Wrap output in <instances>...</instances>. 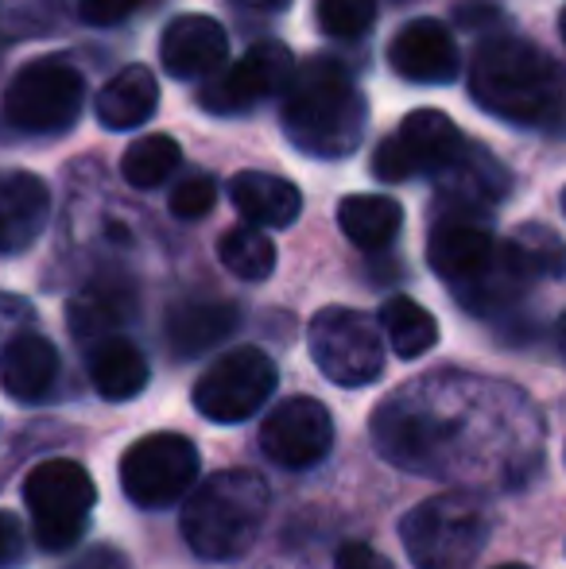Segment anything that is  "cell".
<instances>
[{
    "instance_id": "20",
    "label": "cell",
    "mask_w": 566,
    "mask_h": 569,
    "mask_svg": "<svg viewBox=\"0 0 566 569\" xmlns=\"http://www.w3.org/2000/svg\"><path fill=\"white\" fill-rule=\"evenodd\" d=\"M159 106V82L148 67H125L98 90L93 113L109 132H129V128L148 124Z\"/></svg>"
},
{
    "instance_id": "25",
    "label": "cell",
    "mask_w": 566,
    "mask_h": 569,
    "mask_svg": "<svg viewBox=\"0 0 566 569\" xmlns=\"http://www.w3.org/2000/svg\"><path fill=\"white\" fill-rule=\"evenodd\" d=\"M380 333H385L388 345L396 349V357L416 360L435 349L438 322H435V315H430L427 307H419L416 299L396 295V299H388L385 310H380Z\"/></svg>"
},
{
    "instance_id": "35",
    "label": "cell",
    "mask_w": 566,
    "mask_h": 569,
    "mask_svg": "<svg viewBox=\"0 0 566 569\" xmlns=\"http://www.w3.org/2000/svg\"><path fill=\"white\" fill-rule=\"evenodd\" d=\"M555 333H559V349L566 352V310H563V318H559V326H555Z\"/></svg>"
},
{
    "instance_id": "3",
    "label": "cell",
    "mask_w": 566,
    "mask_h": 569,
    "mask_svg": "<svg viewBox=\"0 0 566 569\" xmlns=\"http://www.w3.org/2000/svg\"><path fill=\"white\" fill-rule=\"evenodd\" d=\"M272 508L268 485L249 469L214 472L210 480L195 485L182 503V539L206 562L241 558L257 542L260 527Z\"/></svg>"
},
{
    "instance_id": "23",
    "label": "cell",
    "mask_w": 566,
    "mask_h": 569,
    "mask_svg": "<svg viewBox=\"0 0 566 569\" xmlns=\"http://www.w3.org/2000/svg\"><path fill=\"white\" fill-rule=\"evenodd\" d=\"M132 315V287L125 279H93L70 302V330L82 341L109 338Z\"/></svg>"
},
{
    "instance_id": "27",
    "label": "cell",
    "mask_w": 566,
    "mask_h": 569,
    "mask_svg": "<svg viewBox=\"0 0 566 569\" xmlns=\"http://www.w3.org/2000/svg\"><path fill=\"white\" fill-rule=\"evenodd\" d=\"M182 151L171 136L156 132V136H140L137 143H129V151L121 156V174L129 187L137 190H151L167 179V174L179 167Z\"/></svg>"
},
{
    "instance_id": "30",
    "label": "cell",
    "mask_w": 566,
    "mask_h": 569,
    "mask_svg": "<svg viewBox=\"0 0 566 569\" xmlns=\"http://www.w3.org/2000/svg\"><path fill=\"white\" fill-rule=\"evenodd\" d=\"M214 202H218V182H214L210 174H190V179H182L179 187L171 190V213L179 221L206 218V213L214 210Z\"/></svg>"
},
{
    "instance_id": "7",
    "label": "cell",
    "mask_w": 566,
    "mask_h": 569,
    "mask_svg": "<svg viewBox=\"0 0 566 569\" xmlns=\"http://www.w3.org/2000/svg\"><path fill=\"white\" fill-rule=\"evenodd\" d=\"M307 345L322 376L338 388H365L385 372V341L369 315L326 307L310 318Z\"/></svg>"
},
{
    "instance_id": "16",
    "label": "cell",
    "mask_w": 566,
    "mask_h": 569,
    "mask_svg": "<svg viewBox=\"0 0 566 569\" xmlns=\"http://www.w3.org/2000/svg\"><path fill=\"white\" fill-rule=\"evenodd\" d=\"M51 218V190L39 174L0 171V256H20Z\"/></svg>"
},
{
    "instance_id": "4",
    "label": "cell",
    "mask_w": 566,
    "mask_h": 569,
    "mask_svg": "<svg viewBox=\"0 0 566 569\" xmlns=\"http://www.w3.org/2000/svg\"><path fill=\"white\" fill-rule=\"evenodd\" d=\"M400 539L416 569H469L489 542V516L466 492H438L404 516Z\"/></svg>"
},
{
    "instance_id": "13",
    "label": "cell",
    "mask_w": 566,
    "mask_h": 569,
    "mask_svg": "<svg viewBox=\"0 0 566 569\" xmlns=\"http://www.w3.org/2000/svg\"><path fill=\"white\" fill-rule=\"evenodd\" d=\"M497 252L489 226L481 221L477 210H461V206H446L438 213L435 229L427 240V260L435 268V276H443L446 283H461L474 271H481L489 263V256Z\"/></svg>"
},
{
    "instance_id": "29",
    "label": "cell",
    "mask_w": 566,
    "mask_h": 569,
    "mask_svg": "<svg viewBox=\"0 0 566 569\" xmlns=\"http://www.w3.org/2000/svg\"><path fill=\"white\" fill-rule=\"evenodd\" d=\"M318 23L334 39H361L377 23V0H318Z\"/></svg>"
},
{
    "instance_id": "14",
    "label": "cell",
    "mask_w": 566,
    "mask_h": 569,
    "mask_svg": "<svg viewBox=\"0 0 566 569\" xmlns=\"http://www.w3.org/2000/svg\"><path fill=\"white\" fill-rule=\"evenodd\" d=\"M388 62L408 82L443 86L458 78V43L438 20H411L388 43Z\"/></svg>"
},
{
    "instance_id": "37",
    "label": "cell",
    "mask_w": 566,
    "mask_h": 569,
    "mask_svg": "<svg viewBox=\"0 0 566 569\" xmlns=\"http://www.w3.org/2000/svg\"><path fill=\"white\" fill-rule=\"evenodd\" d=\"M563 39H566V12H563Z\"/></svg>"
},
{
    "instance_id": "32",
    "label": "cell",
    "mask_w": 566,
    "mask_h": 569,
    "mask_svg": "<svg viewBox=\"0 0 566 569\" xmlns=\"http://www.w3.org/2000/svg\"><path fill=\"white\" fill-rule=\"evenodd\" d=\"M334 569H393V562L373 547H365V542H346L338 550V558H334Z\"/></svg>"
},
{
    "instance_id": "15",
    "label": "cell",
    "mask_w": 566,
    "mask_h": 569,
    "mask_svg": "<svg viewBox=\"0 0 566 569\" xmlns=\"http://www.w3.org/2000/svg\"><path fill=\"white\" fill-rule=\"evenodd\" d=\"M229 36L218 20L210 16H179L167 23L163 43H159V59H163L167 74L190 82V78H210L226 67Z\"/></svg>"
},
{
    "instance_id": "18",
    "label": "cell",
    "mask_w": 566,
    "mask_h": 569,
    "mask_svg": "<svg viewBox=\"0 0 566 569\" xmlns=\"http://www.w3.org/2000/svg\"><path fill=\"white\" fill-rule=\"evenodd\" d=\"M59 380V349L39 333H16L0 349V388L20 403H36Z\"/></svg>"
},
{
    "instance_id": "11",
    "label": "cell",
    "mask_w": 566,
    "mask_h": 569,
    "mask_svg": "<svg viewBox=\"0 0 566 569\" xmlns=\"http://www.w3.org/2000/svg\"><path fill=\"white\" fill-rule=\"evenodd\" d=\"M291 51L276 39L257 43L234 62V67L210 74V82L198 90V106L214 117H234L257 109L265 98H272L276 90H284L291 78Z\"/></svg>"
},
{
    "instance_id": "22",
    "label": "cell",
    "mask_w": 566,
    "mask_h": 569,
    "mask_svg": "<svg viewBox=\"0 0 566 569\" xmlns=\"http://www.w3.org/2000/svg\"><path fill=\"white\" fill-rule=\"evenodd\" d=\"M90 380L101 396L121 403V399H132L148 388V360L129 338L109 333L90 349Z\"/></svg>"
},
{
    "instance_id": "6",
    "label": "cell",
    "mask_w": 566,
    "mask_h": 569,
    "mask_svg": "<svg viewBox=\"0 0 566 569\" xmlns=\"http://www.w3.org/2000/svg\"><path fill=\"white\" fill-rule=\"evenodd\" d=\"M82 70L62 54L23 62L4 90V120L20 132H62L82 113Z\"/></svg>"
},
{
    "instance_id": "2",
    "label": "cell",
    "mask_w": 566,
    "mask_h": 569,
    "mask_svg": "<svg viewBox=\"0 0 566 569\" xmlns=\"http://www.w3.org/2000/svg\"><path fill=\"white\" fill-rule=\"evenodd\" d=\"M469 93L489 117L513 124H552L566 106V86L555 62L528 39L497 36L474 54Z\"/></svg>"
},
{
    "instance_id": "5",
    "label": "cell",
    "mask_w": 566,
    "mask_h": 569,
    "mask_svg": "<svg viewBox=\"0 0 566 569\" xmlns=\"http://www.w3.org/2000/svg\"><path fill=\"white\" fill-rule=\"evenodd\" d=\"M23 503L31 511V531L43 550H70L82 542L90 511L98 503L90 472L67 457L39 461L23 480Z\"/></svg>"
},
{
    "instance_id": "34",
    "label": "cell",
    "mask_w": 566,
    "mask_h": 569,
    "mask_svg": "<svg viewBox=\"0 0 566 569\" xmlns=\"http://www.w3.org/2000/svg\"><path fill=\"white\" fill-rule=\"evenodd\" d=\"M67 569H129V566H125V558L117 555V550L93 547V550H86V555H78Z\"/></svg>"
},
{
    "instance_id": "17",
    "label": "cell",
    "mask_w": 566,
    "mask_h": 569,
    "mask_svg": "<svg viewBox=\"0 0 566 569\" xmlns=\"http://www.w3.org/2000/svg\"><path fill=\"white\" fill-rule=\"evenodd\" d=\"M528 283H536V279H532V271L524 268V260L516 256L513 240H505V244H497V252L489 256V263H485L481 271H474L469 279L454 283V299H458L469 315L493 318V315H500V310L516 307L520 295L528 291Z\"/></svg>"
},
{
    "instance_id": "38",
    "label": "cell",
    "mask_w": 566,
    "mask_h": 569,
    "mask_svg": "<svg viewBox=\"0 0 566 569\" xmlns=\"http://www.w3.org/2000/svg\"><path fill=\"white\" fill-rule=\"evenodd\" d=\"M563 210H566V194H563Z\"/></svg>"
},
{
    "instance_id": "28",
    "label": "cell",
    "mask_w": 566,
    "mask_h": 569,
    "mask_svg": "<svg viewBox=\"0 0 566 569\" xmlns=\"http://www.w3.org/2000/svg\"><path fill=\"white\" fill-rule=\"evenodd\" d=\"M513 248L524 260V268L532 271V279H563L566 276V244L563 237H555L547 226H520L513 232Z\"/></svg>"
},
{
    "instance_id": "26",
    "label": "cell",
    "mask_w": 566,
    "mask_h": 569,
    "mask_svg": "<svg viewBox=\"0 0 566 569\" xmlns=\"http://www.w3.org/2000/svg\"><path fill=\"white\" fill-rule=\"evenodd\" d=\"M218 256L237 279L260 283L276 271V244L260 232V226H237L218 240Z\"/></svg>"
},
{
    "instance_id": "10",
    "label": "cell",
    "mask_w": 566,
    "mask_h": 569,
    "mask_svg": "<svg viewBox=\"0 0 566 569\" xmlns=\"http://www.w3.org/2000/svg\"><path fill=\"white\" fill-rule=\"evenodd\" d=\"M466 148V136L458 132L446 113L438 109H416L404 117V124L377 148L373 174L380 182H404L416 174H443Z\"/></svg>"
},
{
    "instance_id": "1",
    "label": "cell",
    "mask_w": 566,
    "mask_h": 569,
    "mask_svg": "<svg viewBox=\"0 0 566 569\" xmlns=\"http://www.w3.org/2000/svg\"><path fill=\"white\" fill-rule=\"evenodd\" d=\"M284 132L302 156L341 159L357 151L369 106L357 82L334 59H310L291 70L284 93Z\"/></svg>"
},
{
    "instance_id": "33",
    "label": "cell",
    "mask_w": 566,
    "mask_h": 569,
    "mask_svg": "<svg viewBox=\"0 0 566 569\" xmlns=\"http://www.w3.org/2000/svg\"><path fill=\"white\" fill-rule=\"evenodd\" d=\"M20 558H23V527L16 516L0 511V569L20 562Z\"/></svg>"
},
{
    "instance_id": "8",
    "label": "cell",
    "mask_w": 566,
    "mask_h": 569,
    "mask_svg": "<svg viewBox=\"0 0 566 569\" xmlns=\"http://www.w3.org/2000/svg\"><path fill=\"white\" fill-rule=\"evenodd\" d=\"M276 380V360L265 349H229L198 376L195 407L210 422H245L268 403Z\"/></svg>"
},
{
    "instance_id": "36",
    "label": "cell",
    "mask_w": 566,
    "mask_h": 569,
    "mask_svg": "<svg viewBox=\"0 0 566 569\" xmlns=\"http://www.w3.org/2000/svg\"><path fill=\"white\" fill-rule=\"evenodd\" d=\"M497 569H528V566H520V562H508V566H497Z\"/></svg>"
},
{
    "instance_id": "9",
    "label": "cell",
    "mask_w": 566,
    "mask_h": 569,
    "mask_svg": "<svg viewBox=\"0 0 566 569\" xmlns=\"http://www.w3.org/2000/svg\"><path fill=\"white\" fill-rule=\"evenodd\" d=\"M121 485L137 508H167L198 485V450L182 435H148L121 457Z\"/></svg>"
},
{
    "instance_id": "21",
    "label": "cell",
    "mask_w": 566,
    "mask_h": 569,
    "mask_svg": "<svg viewBox=\"0 0 566 569\" xmlns=\"http://www.w3.org/2000/svg\"><path fill=\"white\" fill-rule=\"evenodd\" d=\"M237 330V307L218 299H187L175 302L167 315V341L179 357H198L221 345Z\"/></svg>"
},
{
    "instance_id": "24",
    "label": "cell",
    "mask_w": 566,
    "mask_h": 569,
    "mask_svg": "<svg viewBox=\"0 0 566 569\" xmlns=\"http://www.w3.org/2000/svg\"><path fill=\"white\" fill-rule=\"evenodd\" d=\"M338 226L365 252H380L400 237L404 210L388 194H354L338 206Z\"/></svg>"
},
{
    "instance_id": "19",
    "label": "cell",
    "mask_w": 566,
    "mask_h": 569,
    "mask_svg": "<svg viewBox=\"0 0 566 569\" xmlns=\"http://www.w3.org/2000/svg\"><path fill=\"white\" fill-rule=\"evenodd\" d=\"M229 198H234L237 213H241L249 226H260V229H287V226H295L302 213L299 187L268 171H241L229 182Z\"/></svg>"
},
{
    "instance_id": "12",
    "label": "cell",
    "mask_w": 566,
    "mask_h": 569,
    "mask_svg": "<svg viewBox=\"0 0 566 569\" xmlns=\"http://www.w3.org/2000/svg\"><path fill=\"white\" fill-rule=\"evenodd\" d=\"M334 446V422L318 399L295 396L284 399L265 422H260V450L284 469H310Z\"/></svg>"
},
{
    "instance_id": "31",
    "label": "cell",
    "mask_w": 566,
    "mask_h": 569,
    "mask_svg": "<svg viewBox=\"0 0 566 569\" xmlns=\"http://www.w3.org/2000/svg\"><path fill=\"white\" fill-rule=\"evenodd\" d=\"M143 0H78V16L93 28H113V23L129 20Z\"/></svg>"
}]
</instances>
